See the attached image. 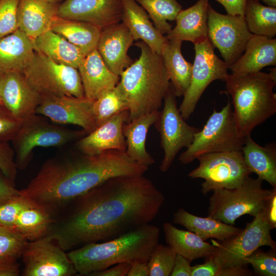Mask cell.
<instances>
[{
  "instance_id": "1",
  "label": "cell",
  "mask_w": 276,
  "mask_h": 276,
  "mask_svg": "<svg viewBox=\"0 0 276 276\" xmlns=\"http://www.w3.org/2000/svg\"><path fill=\"white\" fill-rule=\"evenodd\" d=\"M165 199L144 175L111 178L72 200L46 236L65 251L107 241L150 223Z\"/></svg>"
},
{
  "instance_id": "2",
  "label": "cell",
  "mask_w": 276,
  "mask_h": 276,
  "mask_svg": "<svg viewBox=\"0 0 276 276\" xmlns=\"http://www.w3.org/2000/svg\"><path fill=\"white\" fill-rule=\"evenodd\" d=\"M148 169L123 150L88 155L74 147L64 149L47 159L19 193L54 219L74 199L106 180L144 175Z\"/></svg>"
},
{
  "instance_id": "3",
  "label": "cell",
  "mask_w": 276,
  "mask_h": 276,
  "mask_svg": "<svg viewBox=\"0 0 276 276\" xmlns=\"http://www.w3.org/2000/svg\"><path fill=\"white\" fill-rule=\"evenodd\" d=\"M159 228L148 223L112 239L86 244L67 253L79 275H88L121 263L147 262L158 243Z\"/></svg>"
},
{
  "instance_id": "4",
  "label": "cell",
  "mask_w": 276,
  "mask_h": 276,
  "mask_svg": "<svg viewBox=\"0 0 276 276\" xmlns=\"http://www.w3.org/2000/svg\"><path fill=\"white\" fill-rule=\"evenodd\" d=\"M139 59L123 71L117 85L129 111L128 121L159 110L170 82L162 56L144 42Z\"/></svg>"
},
{
  "instance_id": "5",
  "label": "cell",
  "mask_w": 276,
  "mask_h": 276,
  "mask_svg": "<svg viewBox=\"0 0 276 276\" xmlns=\"http://www.w3.org/2000/svg\"><path fill=\"white\" fill-rule=\"evenodd\" d=\"M226 93L232 99L234 114L240 135L246 137L253 129L276 113V68L268 73L259 72L228 74Z\"/></svg>"
},
{
  "instance_id": "6",
  "label": "cell",
  "mask_w": 276,
  "mask_h": 276,
  "mask_svg": "<svg viewBox=\"0 0 276 276\" xmlns=\"http://www.w3.org/2000/svg\"><path fill=\"white\" fill-rule=\"evenodd\" d=\"M263 181L249 176L242 183L233 189L213 191L210 198L208 217L234 225L244 215L255 217L265 210L276 191L263 188Z\"/></svg>"
},
{
  "instance_id": "7",
  "label": "cell",
  "mask_w": 276,
  "mask_h": 276,
  "mask_svg": "<svg viewBox=\"0 0 276 276\" xmlns=\"http://www.w3.org/2000/svg\"><path fill=\"white\" fill-rule=\"evenodd\" d=\"M87 134L83 129L72 130L52 124L42 115H32L22 121L11 141L17 168L23 170L27 167L36 147H62Z\"/></svg>"
},
{
  "instance_id": "8",
  "label": "cell",
  "mask_w": 276,
  "mask_h": 276,
  "mask_svg": "<svg viewBox=\"0 0 276 276\" xmlns=\"http://www.w3.org/2000/svg\"><path fill=\"white\" fill-rule=\"evenodd\" d=\"M246 137L239 133L229 100L220 111L214 109L202 129L195 134L191 145L180 154L178 160L186 165L202 154L241 150Z\"/></svg>"
},
{
  "instance_id": "9",
  "label": "cell",
  "mask_w": 276,
  "mask_h": 276,
  "mask_svg": "<svg viewBox=\"0 0 276 276\" xmlns=\"http://www.w3.org/2000/svg\"><path fill=\"white\" fill-rule=\"evenodd\" d=\"M28 84L41 96L84 97L77 68L58 63L35 51L22 73Z\"/></svg>"
},
{
  "instance_id": "10",
  "label": "cell",
  "mask_w": 276,
  "mask_h": 276,
  "mask_svg": "<svg viewBox=\"0 0 276 276\" xmlns=\"http://www.w3.org/2000/svg\"><path fill=\"white\" fill-rule=\"evenodd\" d=\"M265 209L254 217L252 220L246 223L245 228L237 235L220 243L213 242L215 251L207 258L212 259L221 269L247 267L245 259L257 249L268 246L275 249L276 243L271 235L273 229Z\"/></svg>"
},
{
  "instance_id": "11",
  "label": "cell",
  "mask_w": 276,
  "mask_h": 276,
  "mask_svg": "<svg viewBox=\"0 0 276 276\" xmlns=\"http://www.w3.org/2000/svg\"><path fill=\"white\" fill-rule=\"evenodd\" d=\"M196 159L198 166L188 176L204 180L201 184V192L204 195L217 189L236 188L251 173L241 150L206 153Z\"/></svg>"
},
{
  "instance_id": "12",
  "label": "cell",
  "mask_w": 276,
  "mask_h": 276,
  "mask_svg": "<svg viewBox=\"0 0 276 276\" xmlns=\"http://www.w3.org/2000/svg\"><path fill=\"white\" fill-rule=\"evenodd\" d=\"M164 100V107L158 111L154 123L160 134V145L164 152L159 166L162 172L168 171L178 152L191 145L195 134L200 130L189 125L182 117L171 83Z\"/></svg>"
},
{
  "instance_id": "13",
  "label": "cell",
  "mask_w": 276,
  "mask_h": 276,
  "mask_svg": "<svg viewBox=\"0 0 276 276\" xmlns=\"http://www.w3.org/2000/svg\"><path fill=\"white\" fill-rule=\"evenodd\" d=\"M214 48L209 38L194 43L191 81L178 108L185 120L194 112L207 87L216 80L225 82L228 77V65L217 56Z\"/></svg>"
},
{
  "instance_id": "14",
  "label": "cell",
  "mask_w": 276,
  "mask_h": 276,
  "mask_svg": "<svg viewBox=\"0 0 276 276\" xmlns=\"http://www.w3.org/2000/svg\"><path fill=\"white\" fill-rule=\"evenodd\" d=\"M208 14V38L229 68L242 55L252 34L243 15L219 13L210 4Z\"/></svg>"
},
{
  "instance_id": "15",
  "label": "cell",
  "mask_w": 276,
  "mask_h": 276,
  "mask_svg": "<svg viewBox=\"0 0 276 276\" xmlns=\"http://www.w3.org/2000/svg\"><path fill=\"white\" fill-rule=\"evenodd\" d=\"M20 257L24 266L23 276H71L77 274L67 254L48 236L28 241Z\"/></svg>"
},
{
  "instance_id": "16",
  "label": "cell",
  "mask_w": 276,
  "mask_h": 276,
  "mask_svg": "<svg viewBox=\"0 0 276 276\" xmlns=\"http://www.w3.org/2000/svg\"><path fill=\"white\" fill-rule=\"evenodd\" d=\"M93 102L85 97L43 95L36 113L56 123L78 125L88 134L97 128L93 115Z\"/></svg>"
},
{
  "instance_id": "17",
  "label": "cell",
  "mask_w": 276,
  "mask_h": 276,
  "mask_svg": "<svg viewBox=\"0 0 276 276\" xmlns=\"http://www.w3.org/2000/svg\"><path fill=\"white\" fill-rule=\"evenodd\" d=\"M121 0H65L59 4L57 16L93 24L103 29L120 22Z\"/></svg>"
},
{
  "instance_id": "18",
  "label": "cell",
  "mask_w": 276,
  "mask_h": 276,
  "mask_svg": "<svg viewBox=\"0 0 276 276\" xmlns=\"http://www.w3.org/2000/svg\"><path fill=\"white\" fill-rule=\"evenodd\" d=\"M0 98L3 104L18 120L23 121L36 113L41 96L27 82L22 73L1 75Z\"/></svg>"
},
{
  "instance_id": "19",
  "label": "cell",
  "mask_w": 276,
  "mask_h": 276,
  "mask_svg": "<svg viewBox=\"0 0 276 276\" xmlns=\"http://www.w3.org/2000/svg\"><path fill=\"white\" fill-rule=\"evenodd\" d=\"M133 37L124 23H117L102 30L97 50L105 64L120 76L131 63L127 52Z\"/></svg>"
},
{
  "instance_id": "20",
  "label": "cell",
  "mask_w": 276,
  "mask_h": 276,
  "mask_svg": "<svg viewBox=\"0 0 276 276\" xmlns=\"http://www.w3.org/2000/svg\"><path fill=\"white\" fill-rule=\"evenodd\" d=\"M128 119V110L118 113L91 132L76 141L74 147L88 155L109 150L125 151L126 144L123 133V126Z\"/></svg>"
},
{
  "instance_id": "21",
  "label": "cell",
  "mask_w": 276,
  "mask_h": 276,
  "mask_svg": "<svg viewBox=\"0 0 276 276\" xmlns=\"http://www.w3.org/2000/svg\"><path fill=\"white\" fill-rule=\"evenodd\" d=\"M78 70L84 97L92 101L116 87L120 81V76L109 69L97 49L84 57Z\"/></svg>"
},
{
  "instance_id": "22",
  "label": "cell",
  "mask_w": 276,
  "mask_h": 276,
  "mask_svg": "<svg viewBox=\"0 0 276 276\" xmlns=\"http://www.w3.org/2000/svg\"><path fill=\"white\" fill-rule=\"evenodd\" d=\"M59 3L45 0H19L17 9L18 29L33 41L51 29Z\"/></svg>"
},
{
  "instance_id": "23",
  "label": "cell",
  "mask_w": 276,
  "mask_h": 276,
  "mask_svg": "<svg viewBox=\"0 0 276 276\" xmlns=\"http://www.w3.org/2000/svg\"><path fill=\"white\" fill-rule=\"evenodd\" d=\"M122 22L131 32L134 40L141 39L154 53L160 55L168 41L153 25L146 11L135 0H121Z\"/></svg>"
},
{
  "instance_id": "24",
  "label": "cell",
  "mask_w": 276,
  "mask_h": 276,
  "mask_svg": "<svg viewBox=\"0 0 276 276\" xmlns=\"http://www.w3.org/2000/svg\"><path fill=\"white\" fill-rule=\"evenodd\" d=\"M275 64L276 39L252 34L242 55L229 68L232 74H245Z\"/></svg>"
},
{
  "instance_id": "25",
  "label": "cell",
  "mask_w": 276,
  "mask_h": 276,
  "mask_svg": "<svg viewBox=\"0 0 276 276\" xmlns=\"http://www.w3.org/2000/svg\"><path fill=\"white\" fill-rule=\"evenodd\" d=\"M209 0H198L190 8L181 10L175 20L176 26L168 33V39L189 41L194 44L208 37Z\"/></svg>"
},
{
  "instance_id": "26",
  "label": "cell",
  "mask_w": 276,
  "mask_h": 276,
  "mask_svg": "<svg viewBox=\"0 0 276 276\" xmlns=\"http://www.w3.org/2000/svg\"><path fill=\"white\" fill-rule=\"evenodd\" d=\"M35 52L33 41L19 29L0 38V74L22 73Z\"/></svg>"
},
{
  "instance_id": "27",
  "label": "cell",
  "mask_w": 276,
  "mask_h": 276,
  "mask_svg": "<svg viewBox=\"0 0 276 276\" xmlns=\"http://www.w3.org/2000/svg\"><path fill=\"white\" fill-rule=\"evenodd\" d=\"M158 111L140 116L123 126L126 153L135 162L148 167L155 163V160L146 150V141L150 127L157 119Z\"/></svg>"
},
{
  "instance_id": "28",
  "label": "cell",
  "mask_w": 276,
  "mask_h": 276,
  "mask_svg": "<svg viewBox=\"0 0 276 276\" xmlns=\"http://www.w3.org/2000/svg\"><path fill=\"white\" fill-rule=\"evenodd\" d=\"M173 223L185 227L204 241L215 239L222 242L242 230L219 220L194 215L182 208L178 209L174 213Z\"/></svg>"
},
{
  "instance_id": "29",
  "label": "cell",
  "mask_w": 276,
  "mask_h": 276,
  "mask_svg": "<svg viewBox=\"0 0 276 276\" xmlns=\"http://www.w3.org/2000/svg\"><path fill=\"white\" fill-rule=\"evenodd\" d=\"M244 159L249 170L258 177L276 187V145L274 143L262 146L247 136L242 147Z\"/></svg>"
},
{
  "instance_id": "30",
  "label": "cell",
  "mask_w": 276,
  "mask_h": 276,
  "mask_svg": "<svg viewBox=\"0 0 276 276\" xmlns=\"http://www.w3.org/2000/svg\"><path fill=\"white\" fill-rule=\"evenodd\" d=\"M51 30L78 47L86 56L97 49L102 29L89 22L56 16Z\"/></svg>"
},
{
  "instance_id": "31",
  "label": "cell",
  "mask_w": 276,
  "mask_h": 276,
  "mask_svg": "<svg viewBox=\"0 0 276 276\" xmlns=\"http://www.w3.org/2000/svg\"><path fill=\"white\" fill-rule=\"evenodd\" d=\"M181 42L168 39L160 54L174 94L178 97L184 96L190 85L193 66L181 54Z\"/></svg>"
},
{
  "instance_id": "32",
  "label": "cell",
  "mask_w": 276,
  "mask_h": 276,
  "mask_svg": "<svg viewBox=\"0 0 276 276\" xmlns=\"http://www.w3.org/2000/svg\"><path fill=\"white\" fill-rule=\"evenodd\" d=\"M166 241L176 253L192 261L211 256L215 246L203 240L190 231L180 229L169 222L163 225Z\"/></svg>"
},
{
  "instance_id": "33",
  "label": "cell",
  "mask_w": 276,
  "mask_h": 276,
  "mask_svg": "<svg viewBox=\"0 0 276 276\" xmlns=\"http://www.w3.org/2000/svg\"><path fill=\"white\" fill-rule=\"evenodd\" d=\"M33 43L35 51L58 63L77 69L85 56L78 47L51 29L37 37Z\"/></svg>"
},
{
  "instance_id": "34",
  "label": "cell",
  "mask_w": 276,
  "mask_h": 276,
  "mask_svg": "<svg viewBox=\"0 0 276 276\" xmlns=\"http://www.w3.org/2000/svg\"><path fill=\"white\" fill-rule=\"evenodd\" d=\"M27 200L17 217L14 229L28 241H33L48 234L53 218L43 208Z\"/></svg>"
},
{
  "instance_id": "35",
  "label": "cell",
  "mask_w": 276,
  "mask_h": 276,
  "mask_svg": "<svg viewBox=\"0 0 276 276\" xmlns=\"http://www.w3.org/2000/svg\"><path fill=\"white\" fill-rule=\"evenodd\" d=\"M244 16L252 34L270 38L276 35V7L263 6L257 0H246Z\"/></svg>"
},
{
  "instance_id": "36",
  "label": "cell",
  "mask_w": 276,
  "mask_h": 276,
  "mask_svg": "<svg viewBox=\"0 0 276 276\" xmlns=\"http://www.w3.org/2000/svg\"><path fill=\"white\" fill-rule=\"evenodd\" d=\"M135 1L146 11L155 28L163 35L172 29L168 21L174 20L182 10L176 0Z\"/></svg>"
},
{
  "instance_id": "37",
  "label": "cell",
  "mask_w": 276,
  "mask_h": 276,
  "mask_svg": "<svg viewBox=\"0 0 276 276\" xmlns=\"http://www.w3.org/2000/svg\"><path fill=\"white\" fill-rule=\"evenodd\" d=\"M93 115L97 127L118 113L128 110L117 85L102 93L93 102Z\"/></svg>"
},
{
  "instance_id": "38",
  "label": "cell",
  "mask_w": 276,
  "mask_h": 276,
  "mask_svg": "<svg viewBox=\"0 0 276 276\" xmlns=\"http://www.w3.org/2000/svg\"><path fill=\"white\" fill-rule=\"evenodd\" d=\"M176 253L168 245L158 243L147 262L149 276H169L172 271Z\"/></svg>"
},
{
  "instance_id": "39",
  "label": "cell",
  "mask_w": 276,
  "mask_h": 276,
  "mask_svg": "<svg viewBox=\"0 0 276 276\" xmlns=\"http://www.w3.org/2000/svg\"><path fill=\"white\" fill-rule=\"evenodd\" d=\"M28 241L16 230L0 224V259H18Z\"/></svg>"
},
{
  "instance_id": "40",
  "label": "cell",
  "mask_w": 276,
  "mask_h": 276,
  "mask_svg": "<svg viewBox=\"0 0 276 276\" xmlns=\"http://www.w3.org/2000/svg\"><path fill=\"white\" fill-rule=\"evenodd\" d=\"M275 249L265 252L259 248L254 251L246 259L247 265L250 264L255 271L262 276L276 275Z\"/></svg>"
},
{
  "instance_id": "41",
  "label": "cell",
  "mask_w": 276,
  "mask_h": 276,
  "mask_svg": "<svg viewBox=\"0 0 276 276\" xmlns=\"http://www.w3.org/2000/svg\"><path fill=\"white\" fill-rule=\"evenodd\" d=\"M19 0H0V38L18 29L17 9Z\"/></svg>"
},
{
  "instance_id": "42",
  "label": "cell",
  "mask_w": 276,
  "mask_h": 276,
  "mask_svg": "<svg viewBox=\"0 0 276 276\" xmlns=\"http://www.w3.org/2000/svg\"><path fill=\"white\" fill-rule=\"evenodd\" d=\"M26 198L19 195L0 204V224L14 229L20 212L27 203Z\"/></svg>"
},
{
  "instance_id": "43",
  "label": "cell",
  "mask_w": 276,
  "mask_h": 276,
  "mask_svg": "<svg viewBox=\"0 0 276 276\" xmlns=\"http://www.w3.org/2000/svg\"><path fill=\"white\" fill-rule=\"evenodd\" d=\"M21 122L3 104H0V141H11L19 130Z\"/></svg>"
},
{
  "instance_id": "44",
  "label": "cell",
  "mask_w": 276,
  "mask_h": 276,
  "mask_svg": "<svg viewBox=\"0 0 276 276\" xmlns=\"http://www.w3.org/2000/svg\"><path fill=\"white\" fill-rule=\"evenodd\" d=\"M14 150L8 142L0 141V170L8 178L14 181L17 166Z\"/></svg>"
},
{
  "instance_id": "45",
  "label": "cell",
  "mask_w": 276,
  "mask_h": 276,
  "mask_svg": "<svg viewBox=\"0 0 276 276\" xmlns=\"http://www.w3.org/2000/svg\"><path fill=\"white\" fill-rule=\"evenodd\" d=\"M205 259L204 263L192 266L191 276H218L220 266L211 258Z\"/></svg>"
},
{
  "instance_id": "46",
  "label": "cell",
  "mask_w": 276,
  "mask_h": 276,
  "mask_svg": "<svg viewBox=\"0 0 276 276\" xmlns=\"http://www.w3.org/2000/svg\"><path fill=\"white\" fill-rule=\"evenodd\" d=\"M19 195L14 181L6 176L0 170V204Z\"/></svg>"
},
{
  "instance_id": "47",
  "label": "cell",
  "mask_w": 276,
  "mask_h": 276,
  "mask_svg": "<svg viewBox=\"0 0 276 276\" xmlns=\"http://www.w3.org/2000/svg\"><path fill=\"white\" fill-rule=\"evenodd\" d=\"M131 266L129 263H121L102 270L90 273L89 276H127Z\"/></svg>"
},
{
  "instance_id": "48",
  "label": "cell",
  "mask_w": 276,
  "mask_h": 276,
  "mask_svg": "<svg viewBox=\"0 0 276 276\" xmlns=\"http://www.w3.org/2000/svg\"><path fill=\"white\" fill-rule=\"evenodd\" d=\"M191 261L182 256L176 254L171 276H191L192 266Z\"/></svg>"
},
{
  "instance_id": "49",
  "label": "cell",
  "mask_w": 276,
  "mask_h": 276,
  "mask_svg": "<svg viewBox=\"0 0 276 276\" xmlns=\"http://www.w3.org/2000/svg\"><path fill=\"white\" fill-rule=\"evenodd\" d=\"M15 258L0 259V276H18L19 265Z\"/></svg>"
},
{
  "instance_id": "50",
  "label": "cell",
  "mask_w": 276,
  "mask_h": 276,
  "mask_svg": "<svg viewBox=\"0 0 276 276\" xmlns=\"http://www.w3.org/2000/svg\"><path fill=\"white\" fill-rule=\"evenodd\" d=\"M225 8L228 14L244 16L246 0H215Z\"/></svg>"
},
{
  "instance_id": "51",
  "label": "cell",
  "mask_w": 276,
  "mask_h": 276,
  "mask_svg": "<svg viewBox=\"0 0 276 276\" xmlns=\"http://www.w3.org/2000/svg\"><path fill=\"white\" fill-rule=\"evenodd\" d=\"M127 276H149L147 262L135 261L132 263Z\"/></svg>"
},
{
  "instance_id": "52",
  "label": "cell",
  "mask_w": 276,
  "mask_h": 276,
  "mask_svg": "<svg viewBox=\"0 0 276 276\" xmlns=\"http://www.w3.org/2000/svg\"><path fill=\"white\" fill-rule=\"evenodd\" d=\"M265 210L268 221L272 229H274L276 226V191L270 199Z\"/></svg>"
},
{
  "instance_id": "53",
  "label": "cell",
  "mask_w": 276,
  "mask_h": 276,
  "mask_svg": "<svg viewBox=\"0 0 276 276\" xmlns=\"http://www.w3.org/2000/svg\"><path fill=\"white\" fill-rule=\"evenodd\" d=\"M246 267H234L221 269L218 276H245L251 275V272Z\"/></svg>"
},
{
  "instance_id": "54",
  "label": "cell",
  "mask_w": 276,
  "mask_h": 276,
  "mask_svg": "<svg viewBox=\"0 0 276 276\" xmlns=\"http://www.w3.org/2000/svg\"><path fill=\"white\" fill-rule=\"evenodd\" d=\"M260 1V0H257ZM266 3L268 6L276 7V0H261Z\"/></svg>"
},
{
  "instance_id": "55",
  "label": "cell",
  "mask_w": 276,
  "mask_h": 276,
  "mask_svg": "<svg viewBox=\"0 0 276 276\" xmlns=\"http://www.w3.org/2000/svg\"><path fill=\"white\" fill-rule=\"evenodd\" d=\"M52 3H59L60 0H45Z\"/></svg>"
},
{
  "instance_id": "56",
  "label": "cell",
  "mask_w": 276,
  "mask_h": 276,
  "mask_svg": "<svg viewBox=\"0 0 276 276\" xmlns=\"http://www.w3.org/2000/svg\"><path fill=\"white\" fill-rule=\"evenodd\" d=\"M1 75L0 74V82H1ZM3 104L2 101H1V98H0V104Z\"/></svg>"
}]
</instances>
